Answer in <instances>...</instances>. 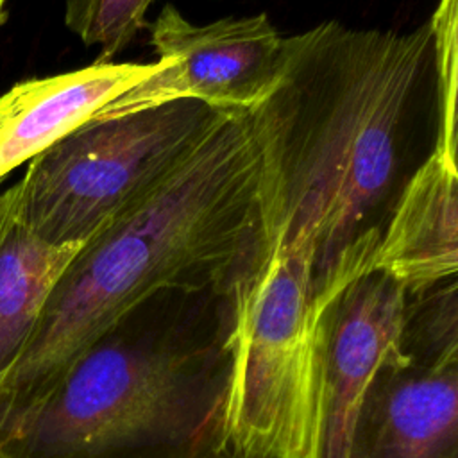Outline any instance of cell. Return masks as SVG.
Returning a JSON list of instances; mask_svg holds the SVG:
<instances>
[{"instance_id": "cell-1", "label": "cell", "mask_w": 458, "mask_h": 458, "mask_svg": "<svg viewBox=\"0 0 458 458\" xmlns=\"http://www.w3.org/2000/svg\"><path fill=\"white\" fill-rule=\"evenodd\" d=\"M429 23L410 32L340 21L286 38L277 86L247 114L258 156L249 276L286 242L313 247L318 313L372 270L429 84Z\"/></svg>"}, {"instance_id": "cell-2", "label": "cell", "mask_w": 458, "mask_h": 458, "mask_svg": "<svg viewBox=\"0 0 458 458\" xmlns=\"http://www.w3.org/2000/svg\"><path fill=\"white\" fill-rule=\"evenodd\" d=\"M236 290H161L0 428L18 458H225Z\"/></svg>"}, {"instance_id": "cell-3", "label": "cell", "mask_w": 458, "mask_h": 458, "mask_svg": "<svg viewBox=\"0 0 458 458\" xmlns=\"http://www.w3.org/2000/svg\"><path fill=\"white\" fill-rule=\"evenodd\" d=\"M256 184L247 114H227L157 186L84 242L0 385V428L36 403L113 320L150 295L234 292L250 267Z\"/></svg>"}, {"instance_id": "cell-4", "label": "cell", "mask_w": 458, "mask_h": 458, "mask_svg": "<svg viewBox=\"0 0 458 458\" xmlns=\"http://www.w3.org/2000/svg\"><path fill=\"white\" fill-rule=\"evenodd\" d=\"M225 116L184 98L89 118L29 161L9 190L14 213L48 243H84L157 186Z\"/></svg>"}, {"instance_id": "cell-5", "label": "cell", "mask_w": 458, "mask_h": 458, "mask_svg": "<svg viewBox=\"0 0 458 458\" xmlns=\"http://www.w3.org/2000/svg\"><path fill=\"white\" fill-rule=\"evenodd\" d=\"M315 317L310 243L276 245L236 288L233 454L306 456Z\"/></svg>"}, {"instance_id": "cell-6", "label": "cell", "mask_w": 458, "mask_h": 458, "mask_svg": "<svg viewBox=\"0 0 458 458\" xmlns=\"http://www.w3.org/2000/svg\"><path fill=\"white\" fill-rule=\"evenodd\" d=\"M147 29L161 68L93 118L123 116L184 98L225 114H243L270 95L286 63V38L265 13L195 25L175 5L165 4Z\"/></svg>"}, {"instance_id": "cell-7", "label": "cell", "mask_w": 458, "mask_h": 458, "mask_svg": "<svg viewBox=\"0 0 458 458\" xmlns=\"http://www.w3.org/2000/svg\"><path fill=\"white\" fill-rule=\"evenodd\" d=\"M406 290L381 270L345 284L315 317L304 458H347L365 386L397 335Z\"/></svg>"}, {"instance_id": "cell-8", "label": "cell", "mask_w": 458, "mask_h": 458, "mask_svg": "<svg viewBox=\"0 0 458 458\" xmlns=\"http://www.w3.org/2000/svg\"><path fill=\"white\" fill-rule=\"evenodd\" d=\"M347 458H458V360L415 358L392 340L365 386Z\"/></svg>"}, {"instance_id": "cell-9", "label": "cell", "mask_w": 458, "mask_h": 458, "mask_svg": "<svg viewBox=\"0 0 458 458\" xmlns=\"http://www.w3.org/2000/svg\"><path fill=\"white\" fill-rule=\"evenodd\" d=\"M159 68V61H95L73 72L14 84L0 95V181Z\"/></svg>"}, {"instance_id": "cell-10", "label": "cell", "mask_w": 458, "mask_h": 458, "mask_svg": "<svg viewBox=\"0 0 458 458\" xmlns=\"http://www.w3.org/2000/svg\"><path fill=\"white\" fill-rule=\"evenodd\" d=\"M372 270L419 293L456 277L458 168L428 154L403 186L376 247Z\"/></svg>"}, {"instance_id": "cell-11", "label": "cell", "mask_w": 458, "mask_h": 458, "mask_svg": "<svg viewBox=\"0 0 458 458\" xmlns=\"http://www.w3.org/2000/svg\"><path fill=\"white\" fill-rule=\"evenodd\" d=\"M84 243L54 245L16 216L9 190L0 204V385L23 354L57 279Z\"/></svg>"}, {"instance_id": "cell-12", "label": "cell", "mask_w": 458, "mask_h": 458, "mask_svg": "<svg viewBox=\"0 0 458 458\" xmlns=\"http://www.w3.org/2000/svg\"><path fill=\"white\" fill-rule=\"evenodd\" d=\"M154 0H66L64 23L88 47H98L97 61L109 63L141 29Z\"/></svg>"}, {"instance_id": "cell-13", "label": "cell", "mask_w": 458, "mask_h": 458, "mask_svg": "<svg viewBox=\"0 0 458 458\" xmlns=\"http://www.w3.org/2000/svg\"><path fill=\"white\" fill-rule=\"evenodd\" d=\"M456 0H440L431 20L433 39V79L437 129L433 152L456 165Z\"/></svg>"}, {"instance_id": "cell-14", "label": "cell", "mask_w": 458, "mask_h": 458, "mask_svg": "<svg viewBox=\"0 0 458 458\" xmlns=\"http://www.w3.org/2000/svg\"><path fill=\"white\" fill-rule=\"evenodd\" d=\"M0 458H18V456H14L13 453H9V451H5L2 445H0Z\"/></svg>"}, {"instance_id": "cell-15", "label": "cell", "mask_w": 458, "mask_h": 458, "mask_svg": "<svg viewBox=\"0 0 458 458\" xmlns=\"http://www.w3.org/2000/svg\"><path fill=\"white\" fill-rule=\"evenodd\" d=\"M4 2H5V0H0V23H2V20L5 18V13H4Z\"/></svg>"}, {"instance_id": "cell-16", "label": "cell", "mask_w": 458, "mask_h": 458, "mask_svg": "<svg viewBox=\"0 0 458 458\" xmlns=\"http://www.w3.org/2000/svg\"><path fill=\"white\" fill-rule=\"evenodd\" d=\"M225 458H249V456H242V454H233V453H231V454H227Z\"/></svg>"}, {"instance_id": "cell-17", "label": "cell", "mask_w": 458, "mask_h": 458, "mask_svg": "<svg viewBox=\"0 0 458 458\" xmlns=\"http://www.w3.org/2000/svg\"><path fill=\"white\" fill-rule=\"evenodd\" d=\"M0 204H2V193H0Z\"/></svg>"}]
</instances>
